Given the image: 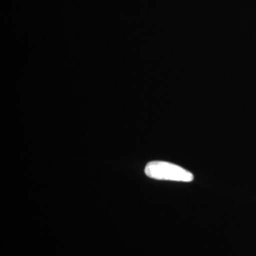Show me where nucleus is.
Segmentation results:
<instances>
[{
  "label": "nucleus",
  "instance_id": "1",
  "mask_svg": "<svg viewBox=\"0 0 256 256\" xmlns=\"http://www.w3.org/2000/svg\"><path fill=\"white\" fill-rule=\"evenodd\" d=\"M144 173L148 178L158 180H170L178 182H191L194 174L178 165L155 160L147 164Z\"/></svg>",
  "mask_w": 256,
  "mask_h": 256
}]
</instances>
